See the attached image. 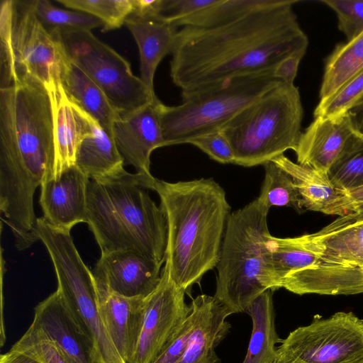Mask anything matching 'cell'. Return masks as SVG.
I'll use <instances>...</instances> for the list:
<instances>
[{"instance_id": "1", "label": "cell", "mask_w": 363, "mask_h": 363, "mask_svg": "<svg viewBox=\"0 0 363 363\" xmlns=\"http://www.w3.org/2000/svg\"><path fill=\"white\" fill-rule=\"evenodd\" d=\"M296 3L269 0L225 24L180 28L169 63L172 82L181 91L192 90L273 71L287 56L306 51L308 40L294 11Z\"/></svg>"}, {"instance_id": "2", "label": "cell", "mask_w": 363, "mask_h": 363, "mask_svg": "<svg viewBox=\"0 0 363 363\" xmlns=\"http://www.w3.org/2000/svg\"><path fill=\"white\" fill-rule=\"evenodd\" d=\"M53 109L45 87L23 76L0 88V209L16 218L35 214L36 189L53 177Z\"/></svg>"}, {"instance_id": "3", "label": "cell", "mask_w": 363, "mask_h": 363, "mask_svg": "<svg viewBox=\"0 0 363 363\" xmlns=\"http://www.w3.org/2000/svg\"><path fill=\"white\" fill-rule=\"evenodd\" d=\"M167 223L165 264L186 292L216 267L230 206L224 189L211 179L167 182L155 178Z\"/></svg>"}, {"instance_id": "4", "label": "cell", "mask_w": 363, "mask_h": 363, "mask_svg": "<svg viewBox=\"0 0 363 363\" xmlns=\"http://www.w3.org/2000/svg\"><path fill=\"white\" fill-rule=\"evenodd\" d=\"M155 179L125 169L108 177L90 179L86 223L101 252L133 250L165 262L167 218L148 194Z\"/></svg>"}, {"instance_id": "5", "label": "cell", "mask_w": 363, "mask_h": 363, "mask_svg": "<svg viewBox=\"0 0 363 363\" xmlns=\"http://www.w3.org/2000/svg\"><path fill=\"white\" fill-rule=\"evenodd\" d=\"M303 108L298 88L281 82L233 118L221 130L234 164L264 165L288 150H296Z\"/></svg>"}, {"instance_id": "6", "label": "cell", "mask_w": 363, "mask_h": 363, "mask_svg": "<svg viewBox=\"0 0 363 363\" xmlns=\"http://www.w3.org/2000/svg\"><path fill=\"white\" fill-rule=\"evenodd\" d=\"M273 71L239 76L182 91V102L161 104L160 123L164 147L220 131L238 114L276 86L281 81Z\"/></svg>"}, {"instance_id": "7", "label": "cell", "mask_w": 363, "mask_h": 363, "mask_svg": "<svg viewBox=\"0 0 363 363\" xmlns=\"http://www.w3.org/2000/svg\"><path fill=\"white\" fill-rule=\"evenodd\" d=\"M268 213L255 199L228 218L213 297L230 314L245 312L268 290L264 283L266 242L270 235Z\"/></svg>"}, {"instance_id": "8", "label": "cell", "mask_w": 363, "mask_h": 363, "mask_svg": "<svg viewBox=\"0 0 363 363\" xmlns=\"http://www.w3.org/2000/svg\"><path fill=\"white\" fill-rule=\"evenodd\" d=\"M1 88L23 76L43 84L52 103L65 92L62 48L42 25L29 1L4 0L0 9Z\"/></svg>"}, {"instance_id": "9", "label": "cell", "mask_w": 363, "mask_h": 363, "mask_svg": "<svg viewBox=\"0 0 363 363\" xmlns=\"http://www.w3.org/2000/svg\"><path fill=\"white\" fill-rule=\"evenodd\" d=\"M38 235L53 263L57 289L89 341L94 363H125L104 328L98 310L93 273L83 262L70 232L55 229L43 222L38 225Z\"/></svg>"}, {"instance_id": "10", "label": "cell", "mask_w": 363, "mask_h": 363, "mask_svg": "<svg viewBox=\"0 0 363 363\" xmlns=\"http://www.w3.org/2000/svg\"><path fill=\"white\" fill-rule=\"evenodd\" d=\"M50 33L69 59L101 88L119 115L137 110L157 98L155 91L133 74L128 62L91 30Z\"/></svg>"}, {"instance_id": "11", "label": "cell", "mask_w": 363, "mask_h": 363, "mask_svg": "<svg viewBox=\"0 0 363 363\" xmlns=\"http://www.w3.org/2000/svg\"><path fill=\"white\" fill-rule=\"evenodd\" d=\"M279 355L285 363H361L363 319L352 312H337L327 318L314 317L281 342Z\"/></svg>"}, {"instance_id": "12", "label": "cell", "mask_w": 363, "mask_h": 363, "mask_svg": "<svg viewBox=\"0 0 363 363\" xmlns=\"http://www.w3.org/2000/svg\"><path fill=\"white\" fill-rule=\"evenodd\" d=\"M185 294L164 264L157 286L145 298L143 327L130 363H152L176 336L191 311Z\"/></svg>"}, {"instance_id": "13", "label": "cell", "mask_w": 363, "mask_h": 363, "mask_svg": "<svg viewBox=\"0 0 363 363\" xmlns=\"http://www.w3.org/2000/svg\"><path fill=\"white\" fill-rule=\"evenodd\" d=\"M162 263L133 250L101 252L92 271L95 283L125 297H147L157 286Z\"/></svg>"}, {"instance_id": "14", "label": "cell", "mask_w": 363, "mask_h": 363, "mask_svg": "<svg viewBox=\"0 0 363 363\" xmlns=\"http://www.w3.org/2000/svg\"><path fill=\"white\" fill-rule=\"evenodd\" d=\"M156 98L133 111L121 114L115 120L112 134L116 145L124 161L132 165L135 173L153 177L150 171L153 150L164 147L160 106Z\"/></svg>"}, {"instance_id": "15", "label": "cell", "mask_w": 363, "mask_h": 363, "mask_svg": "<svg viewBox=\"0 0 363 363\" xmlns=\"http://www.w3.org/2000/svg\"><path fill=\"white\" fill-rule=\"evenodd\" d=\"M90 179L75 164L58 178H48L40 186L43 218L51 227L67 232L86 223L87 187Z\"/></svg>"}, {"instance_id": "16", "label": "cell", "mask_w": 363, "mask_h": 363, "mask_svg": "<svg viewBox=\"0 0 363 363\" xmlns=\"http://www.w3.org/2000/svg\"><path fill=\"white\" fill-rule=\"evenodd\" d=\"M125 24L137 43L140 60V79L152 91L154 77L162 60L172 54L179 28L162 18L154 0L135 8Z\"/></svg>"}, {"instance_id": "17", "label": "cell", "mask_w": 363, "mask_h": 363, "mask_svg": "<svg viewBox=\"0 0 363 363\" xmlns=\"http://www.w3.org/2000/svg\"><path fill=\"white\" fill-rule=\"evenodd\" d=\"M357 131L350 112L314 118L302 132L295 151L297 163L328 173Z\"/></svg>"}, {"instance_id": "18", "label": "cell", "mask_w": 363, "mask_h": 363, "mask_svg": "<svg viewBox=\"0 0 363 363\" xmlns=\"http://www.w3.org/2000/svg\"><path fill=\"white\" fill-rule=\"evenodd\" d=\"M96 286L104 328L122 359L130 363L143 327L145 298L125 297L96 284Z\"/></svg>"}, {"instance_id": "19", "label": "cell", "mask_w": 363, "mask_h": 363, "mask_svg": "<svg viewBox=\"0 0 363 363\" xmlns=\"http://www.w3.org/2000/svg\"><path fill=\"white\" fill-rule=\"evenodd\" d=\"M30 326L52 341L72 363H94L91 345L57 289L35 306Z\"/></svg>"}, {"instance_id": "20", "label": "cell", "mask_w": 363, "mask_h": 363, "mask_svg": "<svg viewBox=\"0 0 363 363\" xmlns=\"http://www.w3.org/2000/svg\"><path fill=\"white\" fill-rule=\"evenodd\" d=\"M281 288L298 294L353 295L363 293V269L323 259L303 269L290 272Z\"/></svg>"}, {"instance_id": "21", "label": "cell", "mask_w": 363, "mask_h": 363, "mask_svg": "<svg viewBox=\"0 0 363 363\" xmlns=\"http://www.w3.org/2000/svg\"><path fill=\"white\" fill-rule=\"evenodd\" d=\"M191 304L196 313L195 328L176 363H220L216 348L230 331L226 318L231 314L209 295H199Z\"/></svg>"}, {"instance_id": "22", "label": "cell", "mask_w": 363, "mask_h": 363, "mask_svg": "<svg viewBox=\"0 0 363 363\" xmlns=\"http://www.w3.org/2000/svg\"><path fill=\"white\" fill-rule=\"evenodd\" d=\"M52 104L55 158L52 178L75 164L82 139L91 132L92 118L72 103L65 91Z\"/></svg>"}, {"instance_id": "23", "label": "cell", "mask_w": 363, "mask_h": 363, "mask_svg": "<svg viewBox=\"0 0 363 363\" xmlns=\"http://www.w3.org/2000/svg\"><path fill=\"white\" fill-rule=\"evenodd\" d=\"M61 81L69 100L113 138V124L119 114L114 110L101 88L69 59L64 50Z\"/></svg>"}, {"instance_id": "24", "label": "cell", "mask_w": 363, "mask_h": 363, "mask_svg": "<svg viewBox=\"0 0 363 363\" xmlns=\"http://www.w3.org/2000/svg\"><path fill=\"white\" fill-rule=\"evenodd\" d=\"M272 161L292 178L303 208L335 215L343 192L333 184L328 173L292 162L284 155Z\"/></svg>"}, {"instance_id": "25", "label": "cell", "mask_w": 363, "mask_h": 363, "mask_svg": "<svg viewBox=\"0 0 363 363\" xmlns=\"http://www.w3.org/2000/svg\"><path fill=\"white\" fill-rule=\"evenodd\" d=\"M323 257L308 249L300 237L279 238L269 235L266 242L264 283L274 291L290 272L319 262Z\"/></svg>"}, {"instance_id": "26", "label": "cell", "mask_w": 363, "mask_h": 363, "mask_svg": "<svg viewBox=\"0 0 363 363\" xmlns=\"http://www.w3.org/2000/svg\"><path fill=\"white\" fill-rule=\"evenodd\" d=\"M75 165L93 180L111 177L124 169L123 159L113 138L93 118L91 132L78 146Z\"/></svg>"}, {"instance_id": "27", "label": "cell", "mask_w": 363, "mask_h": 363, "mask_svg": "<svg viewBox=\"0 0 363 363\" xmlns=\"http://www.w3.org/2000/svg\"><path fill=\"white\" fill-rule=\"evenodd\" d=\"M300 238L308 249L326 259L363 269V222Z\"/></svg>"}, {"instance_id": "28", "label": "cell", "mask_w": 363, "mask_h": 363, "mask_svg": "<svg viewBox=\"0 0 363 363\" xmlns=\"http://www.w3.org/2000/svg\"><path fill=\"white\" fill-rule=\"evenodd\" d=\"M272 294V290H266L245 311L251 317L252 330L242 363H272L278 357L275 345L281 340L276 330Z\"/></svg>"}, {"instance_id": "29", "label": "cell", "mask_w": 363, "mask_h": 363, "mask_svg": "<svg viewBox=\"0 0 363 363\" xmlns=\"http://www.w3.org/2000/svg\"><path fill=\"white\" fill-rule=\"evenodd\" d=\"M363 69V33L340 43L327 57L319 91L320 101L340 89Z\"/></svg>"}, {"instance_id": "30", "label": "cell", "mask_w": 363, "mask_h": 363, "mask_svg": "<svg viewBox=\"0 0 363 363\" xmlns=\"http://www.w3.org/2000/svg\"><path fill=\"white\" fill-rule=\"evenodd\" d=\"M264 167V180L256 199L259 206L267 211L272 206H288L302 211L301 198L291 176L273 161Z\"/></svg>"}, {"instance_id": "31", "label": "cell", "mask_w": 363, "mask_h": 363, "mask_svg": "<svg viewBox=\"0 0 363 363\" xmlns=\"http://www.w3.org/2000/svg\"><path fill=\"white\" fill-rule=\"evenodd\" d=\"M269 1L209 0L205 6L179 22L177 28H211L225 24L267 4Z\"/></svg>"}, {"instance_id": "32", "label": "cell", "mask_w": 363, "mask_h": 363, "mask_svg": "<svg viewBox=\"0 0 363 363\" xmlns=\"http://www.w3.org/2000/svg\"><path fill=\"white\" fill-rule=\"evenodd\" d=\"M328 175L333 184L342 191L363 186V133L357 130L352 136Z\"/></svg>"}, {"instance_id": "33", "label": "cell", "mask_w": 363, "mask_h": 363, "mask_svg": "<svg viewBox=\"0 0 363 363\" xmlns=\"http://www.w3.org/2000/svg\"><path fill=\"white\" fill-rule=\"evenodd\" d=\"M29 3L38 20L49 32L91 30L103 25L99 19L91 15L58 8L48 0H31Z\"/></svg>"}, {"instance_id": "34", "label": "cell", "mask_w": 363, "mask_h": 363, "mask_svg": "<svg viewBox=\"0 0 363 363\" xmlns=\"http://www.w3.org/2000/svg\"><path fill=\"white\" fill-rule=\"evenodd\" d=\"M56 2L97 18L103 23V31L119 28L135 8V0H56Z\"/></svg>"}, {"instance_id": "35", "label": "cell", "mask_w": 363, "mask_h": 363, "mask_svg": "<svg viewBox=\"0 0 363 363\" xmlns=\"http://www.w3.org/2000/svg\"><path fill=\"white\" fill-rule=\"evenodd\" d=\"M363 97V69L329 97L320 100L314 118L334 117L350 112Z\"/></svg>"}, {"instance_id": "36", "label": "cell", "mask_w": 363, "mask_h": 363, "mask_svg": "<svg viewBox=\"0 0 363 363\" xmlns=\"http://www.w3.org/2000/svg\"><path fill=\"white\" fill-rule=\"evenodd\" d=\"M11 350L29 354L41 363H72L52 341L30 325Z\"/></svg>"}, {"instance_id": "37", "label": "cell", "mask_w": 363, "mask_h": 363, "mask_svg": "<svg viewBox=\"0 0 363 363\" xmlns=\"http://www.w3.org/2000/svg\"><path fill=\"white\" fill-rule=\"evenodd\" d=\"M337 17L339 30L350 41L363 33V0H321Z\"/></svg>"}, {"instance_id": "38", "label": "cell", "mask_w": 363, "mask_h": 363, "mask_svg": "<svg viewBox=\"0 0 363 363\" xmlns=\"http://www.w3.org/2000/svg\"><path fill=\"white\" fill-rule=\"evenodd\" d=\"M187 143L196 146L219 163L234 164L233 150L221 130L193 138Z\"/></svg>"}, {"instance_id": "39", "label": "cell", "mask_w": 363, "mask_h": 363, "mask_svg": "<svg viewBox=\"0 0 363 363\" xmlns=\"http://www.w3.org/2000/svg\"><path fill=\"white\" fill-rule=\"evenodd\" d=\"M196 322V313L191 306V311L178 333L152 363H176L188 345Z\"/></svg>"}, {"instance_id": "40", "label": "cell", "mask_w": 363, "mask_h": 363, "mask_svg": "<svg viewBox=\"0 0 363 363\" xmlns=\"http://www.w3.org/2000/svg\"><path fill=\"white\" fill-rule=\"evenodd\" d=\"M306 52H295L281 60L273 69L274 77L284 83L294 84L299 64Z\"/></svg>"}, {"instance_id": "41", "label": "cell", "mask_w": 363, "mask_h": 363, "mask_svg": "<svg viewBox=\"0 0 363 363\" xmlns=\"http://www.w3.org/2000/svg\"><path fill=\"white\" fill-rule=\"evenodd\" d=\"M360 222H363V201L345 206L342 209V215L320 230L323 232L335 230Z\"/></svg>"}, {"instance_id": "42", "label": "cell", "mask_w": 363, "mask_h": 363, "mask_svg": "<svg viewBox=\"0 0 363 363\" xmlns=\"http://www.w3.org/2000/svg\"><path fill=\"white\" fill-rule=\"evenodd\" d=\"M343 197L336 211L335 215H342L343 208L352 203L363 201V186L342 191Z\"/></svg>"}, {"instance_id": "43", "label": "cell", "mask_w": 363, "mask_h": 363, "mask_svg": "<svg viewBox=\"0 0 363 363\" xmlns=\"http://www.w3.org/2000/svg\"><path fill=\"white\" fill-rule=\"evenodd\" d=\"M0 363H41L24 352L10 350L0 357Z\"/></svg>"}, {"instance_id": "44", "label": "cell", "mask_w": 363, "mask_h": 363, "mask_svg": "<svg viewBox=\"0 0 363 363\" xmlns=\"http://www.w3.org/2000/svg\"><path fill=\"white\" fill-rule=\"evenodd\" d=\"M356 129L363 133V97L350 111Z\"/></svg>"}, {"instance_id": "45", "label": "cell", "mask_w": 363, "mask_h": 363, "mask_svg": "<svg viewBox=\"0 0 363 363\" xmlns=\"http://www.w3.org/2000/svg\"><path fill=\"white\" fill-rule=\"evenodd\" d=\"M272 363H285L284 359L279 355L277 359Z\"/></svg>"}, {"instance_id": "46", "label": "cell", "mask_w": 363, "mask_h": 363, "mask_svg": "<svg viewBox=\"0 0 363 363\" xmlns=\"http://www.w3.org/2000/svg\"><path fill=\"white\" fill-rule=\"evenodd\" d=\"M361 363H363V362H361Z\"/></svg>"}]
</instances>
